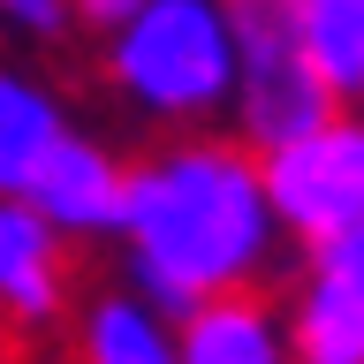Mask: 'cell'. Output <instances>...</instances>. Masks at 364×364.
I'll return each mask as SVG.
<instances>
[{
    "label": "cell",
    "mask_w": 364,
    "mask_h": 364,
    "mask_svg": "<svg viewBox=\"0 0 364 364\" xmlns=\"http://www.w3.org/2000/svg\"><path fill=\"white\" fill-rule=\"evenodd\" d=\"M122 281L167 318L235 289H273L289 266V235L266 205V175L235 129L152 136L129 159L122 198Z\"/></svg>",
    "instance_id": "obj_1"
},
{
    "label": "cell",
    "mask_w": 364,
    "mask_h": 364,
    "mask_svg": "<svg viewBox=\"0 0 364 364\" xmlns=\"http://www.w3.org/2000/svg\"><path fill=\"white\" fill-rule=\"evenodd\" d=\"M235 76H243V53L220 0H144L122 31L99 38L107 99L159 136L220 129L235 107Z\"/></svg>",
    "instance_id": "obj_2"
},
{
    "label": "cell",
    "mask_w": 364,
    "mask_h": 364,
    "mask_svg": "<svg viewBox=\"0 0 364 364\" xmlns=\"http://www.w3.org/2000/svg\"><path fill=\"white\" fill-rule=\"evenodd\" d=\"M258 175H266V205L281 220V235L296 250L326 243L334 228L364 220V114L341 107L318 129L258 152Z\"/></svg>",
    "instance_id": "obj_3"
},
{
    "label": "cell",
    "mask_w": 364,
    "mask_h": 364,
    "mask_svg": "<svg viewBox=\"0 0 364 364\" xmlns=\"http://www.w3.org/2000/svg\"><path fill=\"white\" fill-rule=\"evenodd\" d=\"M76 296V243H61L31 198H0V341H53Z\"/></svg>",
    "instance_id": "obj_4"
},
{
    "label": "cell",
    "mask_w": 364,
    "mask_h": 364,
    "mask_svg": "<svg viewBox=\"0 0 364 364\" xmlns=\"http://www.w3.org/2000/svg\"><path fill=\"white\" fill-rule=\"evenodd\" d=\"M122 198H129V152H114L107 136L84 129V122L61 136V152L46 159V175L31 182V213L76 250L122 235Z\"/></svg>",
    "instance_id": "obj_5"
},
{
    "label": "cell",
    "mask_w": 364,
    "mask_h": 364,
    "mask_svg": "<svg viewBox=\"0 0 364 364\" xmlns=\"http://www.w3.org/2000/svg\"><path fill=\"white\" fill-rule=\"evenodd\" d=\"M61 334H68V364H182L175 318L159 304H144L122 273L76 296Z\"/></svg>",
    "instance_id": "obj_6"
},
{
    "label": "cell",
    "mask_w": 364,
    "mask_h": 364,
    "mask_svg": "<svg viewBox=\"0 0 364 364\" xmlns=\"http://www.w3.org/2000/svg\"><path fill=\"white\" fill-rule=\"evenodd\" d=\"M326 114H341V99L318 84V68L304 53H266V61H243V76H235L228 129L243 136L250 152H273V144L318 129Z\"/></svg>",
    "instance_id": "obj_7"
},
{
    "label": "cell",
    "mask_w": 364,
    "mask_h": 364,
    "mask_svg": "<svg viewBox=\"0 0 364 364\" xmlns=\"http://www.w3.org/2000/svg\"><path fill=\"white\" fill-rule=\"evenodd\" d=\"M68 129H76L68 91L23 61H0V198H31Z\"/></svg>",
    "instance_id": "obj_8"
},
{
    "label": "cell",
    "mask_w": 364,
    "mask_h": 364,
    "mask_svg": "<svg viewBox=\"0 0 364 364\" xmlns=\"http://www.w3.org/2000/svg\"><path fill=\"white\" fill-rule=\"evenodd\" d=\"M175 341H182V364H296L273 289H235V296H213L198 311H182Z\"/></svg>",
    "instance_id": "obj_9"
},
{
    "label": "cell",
    "mask_w": 364,
    "mask_h": 364,
    "mask_svg": "<svg viewBox=\"0 0 364 364\" xmlns=\"http://www.w3.org/2000/svg\"><path fill=\"white\" fill-rule=\"evenodd\" d=\"M281 318H289L296 364H364V304L349 289L296 266L289 296H281Z\"/></svg>",
    "instance_id": "obj_10"
},
{
    "label": "cell",
    "mask_w": 364,
    "mask_h": 364,
    "mask_svg": "<svg viewBox=\"0 0 364 364\" xmlns=\"http://www.w3.org/2000/svg\"><path fill=\"white\" fill-rule=\"evenodd\" d=\"M296 46L318 84L364 114V0H296Z\"/></svg>",
    "instance_id": "obj_11"
},
{
    "label": "cell",
    "mask_w": 364,
    "mask_h": 364,
    "mask_svg": "<svg viewBox=\"0 0 364 364\" xmlns=\"http://www.w3.org/2000/svg\"><path fill=\"white\" fill-rule=\"evenodd\" d=\"M228 31H235V53L243 61H266V53H304L296 46V0H220Z\"/></svg>",
    "instance_id": "obj_12"
},
{
    "label": "cell",
    "mask_w": 364,
    "mask_h": 364,
    "mask_svg": "<svg viewBox=\"0 0 364 364\" xmlns=\"http://www.w3.org/2000/svg\"><path fill=\"white\" fill-rule=\"evenodd\" d=\"M304 273L334 281V289H349L364 304V220H349V228H334L326 243H311V250H304Z\"/></svg>",
    "instance_id": "obj_13"
},
{
    "label": "cell",
    "mask_w": 364,
    "mask_h": 364,
    "mask_svg": "<svg viewBox=\"0 0 364 364\" xmlns=\"http://www.w3.org/2000/svg\"><path fill=\"white\" fill-rule=\"evenodd\" d=\"M0 23H8L16 38H31V46H61L68 31H76L68 0H0Z\"/></svg>",
    "instance_id": "obj_14"
},
{
    "label": "cell",
    "mask_w": 364,
    "mask_h": 364,
    "mask_svg": "<svg viewBox=\"0 0 364 364\" xmlns=\"http://www.w3.org/2000/svg\"><path fill=\"white\" fill-rule=\"evenodd\" d=\"M136 8H144V0H68V16H76V31H84V38H107V31H122Z\"/></svg>",
    "instance_id": "obj_15"
},
{
    "label": "cell",
    "mask_w": 364,
    "mask_h": 364,
    "mask_svg": "<svg viewBox=\"0 0 364 364\" xmlns=\"http://www.w3.org/2000/svg\"><path fill=\"white\" fill-rule=\"evenodd\" d=\"M0 364H8V341H0Z\"/></svg>",
    "instance_id": "obj_16"
}]
</instances>
